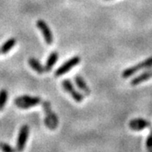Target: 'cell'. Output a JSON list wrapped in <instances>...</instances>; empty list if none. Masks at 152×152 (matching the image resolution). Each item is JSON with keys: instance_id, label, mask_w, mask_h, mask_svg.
I'll use <instances>...</instances> for the list:
<instances>
[{"instance_id": "52a82bcc", "label": "cell", "mask_w": 152, "mask_h": 152, "mask_svg": "<svg viewBox=\"0 0 152 152\" xmlns=\"http://www.w3.org/2000/svg\"><path fill=\"white\" fill-rule=\"evenodd\" d=\"M37 26L42 33V36L46 41V43L48 45H52L53 42V32L48 27V24L42 20H39L37 22Z\"/></svg>"}, {"instance_id": "277c9868", "label": "cell", "mask_w": 152, "mask_h": 152, "mask_svg": "<svg viewBox=\"0 0 152 152\" xmlns=\"http://www.w3.org/2000/svg\"><path fill=\"white\" fill-rule=\"evenodd\" d=\"M80 58L79 56H75L72 58L69 59L67 62H65L63 65H61L55 71V76L56 77H60V76L64 75V74H66L67 72L72 69L75 66L78 65L80 63Z\"/></svg>"}, {"instance_id": "ba28073f", "label": "cell", "mask_w": 152, "mask_h": 152, "mask_svg": "<svg viewBox=\"0 0 152 152\" xmlns=\"http://www.w3.org/2000/svg\"><path fill=\"white\" fill-rule=\"evenodd\" d=\"M129 129L134 131H141L148 127H151V123L144 118H135L131 120L129 124Z\"/></svg>"}, {"instance_id": "8fae6325", "label": "cell", "mask_w": 152, "mask_h": 152, "mask_svg": "<svg viewBox=\"0 0 152 152\" xmlns=\"http://www.w3.org/2000/svg\"><path fill=\"white\" fill-rule=\"evenodd\" d=\"M58 59V53L57 52H53L51 54L49 55L48 58L47 60L46 65L44 67L45 68V71L46 72H49V71L52 70L53 67L54 66Z\"/></svg>"}, {"instance_id": "4fadbf2b", "label": "cell", "mask_w": 152, "mask_h": 152, "mask_svg": "<svg viewBox=\"0 0 152 152\" xmlns=\"http://www.w3.org/2000/svg\"><path fill=\"white\" fill-rule=\"evenodd\" d=\"M16 44V40L15 38H10L8 41H6L2 45V47L0 48V53L2 54H6L8 52H10L11 49L15 47V45Z\"/></svg>"}, {"instance_id": "5bb4252c", "label": "cell", "mask_w": 152, "mask_h": 152, "mask_svg": "<svg viewBox=\"0 0 152 152\" xmlns=\"http://www.w3.org/2000/svg\"><path fill=\"white\" fill-rule=\"evenodd\" d=\"M8 99V91L6 90H1L0 91V111L3 110L5 107L6 102Z\"/></svg>"}, {"instance_id": "e0dca14e", "label": "cell", "mask_w": 152, "mask_h": 152, "mask_svg": "<svg viewBox=\"0 0 152 152\" xmlns=\"http://www.w3.org/2000/svg\"><path fill=\"white\" fill-rule=\"evenodd\" d=\"M106 1H108V0H106Z\"/></svg>"}, {"instance_id": "30bf717a", "label": "cell", "mask_w": 152, "mask_h": 152, "mask_svg": "<svg viewBox=\"0 0 152 152\" xmlns=\"http://www.w3.org/2000/svg\"><path fill=\"white\" fill-rule=\"evenodd\" d=\"M75 80L77 86L79 87V89L82 92L84 93L86 96H90L91 95V90L89 86H87V84L85 81V80L82 78L80 75H76L75 77Z\"/></svg>"}, {"instance_id": "5b68a950", "label": "cell", "mask_w": 152, "mask_h": 152, "mask_svg": "<svg viewBox=\"0 0 152 152\" xmlns=\"http://www.w3.org/2000/svg\"><path fill=\"white\" fill-rule=\"evenodd\" d=\"M28 135H29V126L23 125L20 130L18 140L16 143L17 152H22L25 150V147L27 142Z\"/></svg>"}, {"instance_id": "9c48e42d", "label": "cell", "mask_w": 152, "mask_h": 152, "mask_svg": "<svg viewBox=\"0 0 152 152\" xmlns=\"http://www.w3.org/2000/svg\"><path fill=\"white\" fill-rule=\"evenodd\" d=\"M152 78V69H148L143 72L141 75L136 76L135 78H134L130 81V85L132 86H136L140 84H141L143 82L146 81Z\"/></svg>"}, {"instance_id": "2e32d148", "label": "cell", "mask_w": 152, "mask_h": 152, "mask_svg": "<svg viewBox=\"0 0 152 152\" xmlns=\"http://www.w3.org/2000/svg\"><path fill=\"white\" fill-rule=\"evenodd\" d=\"M146 148L148 152H152V127L150 129V134L146 140Z\"/></svg>"}, {"instance_id": "7c38bea8", "label": "cell", "mask_w": 152, "mask_h": 152, "mask_svg": "<svg viewBox=\"0 0 152 152\" xmlns=\"http://www.w3.org/2000/svg\"><path fill=\"white\" fill-rule=\"evenodd\" d=\"M29 65L31 67L33 70H35L38 74H43L45 71V68L41 64V63L35 58H31L28 60Z\"/></svg>"}, {"instance_id": "6da1fadb", "label": "cell", "mask_w": 152, "mask_h": 152, "mask_svg": "<svg viewBox=\"0 0 152 152\" xmlns=\"http://www.w3.org/2000/svg\"><path fill=\"white\" fill-rule=\"evenodd\" d=\"M151 68H152V57L148 58L147 59L142 61L141 63H139L136 65L126 69L125 70L123 71L122 77L124 79H128L133 75H134L135 73H137L138 71L142 70V69H151Z\"/></svg>"}, {"instance_id": "3957f363", "label": "cell", "mask_w": 152, "mask_h": 152, "mask_svg": "<svg viewBox=\"0 0 152 152\" xmlns=\"http://www.w3.org/2000/svg\"><path fill=\"white\" fill-rule=\"evenodd\" d=\"M41 102L39 97H31L28 96H23L16 98L15 100V104L20 109H28L29 107H34Z\"/></svg>"}, {"instance_id": "9a60e30c", "label": "cell", "mask_w": 152, "mask_h": 152, "mask_svg": "<svg viewBox=\"0 0 152 152\" xmlns=\"http://www.w3.org/2000/svg\"><path fill=\"white\" fill-rule=\"evenodd\" d=\"M0 151L3 152H17L16 149H14L10 145L4 142H0Z\"/></svg>"}, {"instance_id": "8992f818", "label": "cell", "mask_w": 152, "mask_h": 152, "mask_svg": "<svg viewBox=\"0 0 152 152\" xmlns=\"http://www.w3.org/2000/svg\"><path fill=\"white\" fill-rule=\"evenodd\" d=\"M62 86H63L64 89L66 91L69 93L71 96L73 97V99L76 102L80 103V102H81L82 101L84 100V96H83L82 94H80L79 91H75V87H74L73 84L71 83V81L67 79V80H63V82H62Z\"/></svg>"}, {"instance_id": "7a4b0ae2", "label": "cell", "mask_w": 152, "mask_h": 152, "mask_svg": "<svg viewBox=\"0 0 152 152\" xmlns=\"http://www.w3.org/2000/svg\"><path fill=\"white\" fill-rule=\"evenodd\" d=\"M43 109L46 113V118L44 120L45 124L49 129H55L58 124V118L51 109V104L48 102H44L42 103Z\"/></svg>"}]
</instances>
